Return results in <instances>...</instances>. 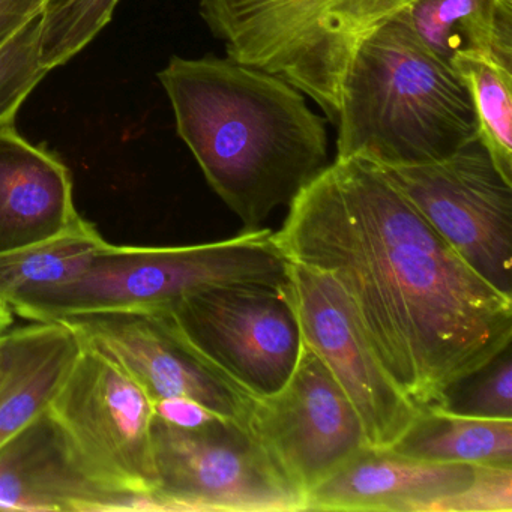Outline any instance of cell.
Here are the masks:
<instances>
[{"label": "cell", "mask_w": 512, "mask_h": 512, "mask_svg": "<svg viewBox=\"0 0 512 512\" xmlns=\"http://www.w3.org/2000/svg\"><path fill=\"white\" fill-rule=\"evenodd\" d=\"M290 262L329 275L377 358L419 410L512 343V298L479 277L364 158H335L275 232Z\"/></svg>", "instance_id": "obj_1"}, {"label": "cell", "mask_w": 512, "mask_h": 512, "mask_svg": "<svg viewBox=\"0 0 512 512\" xmlns=\"http://www.w3.org/2000/svg\"><path fill=\"white\" fill-rule=\"evenodd\" d=\"M158 80L179 137L244 230L290 206L331 164L328 119L277 74L229 56H173Z\"/></svg>", "instance_id": "obj_2"}, {"label": "cell", "mask_w": 512, "mask_h": 512, "mask_svg": "<svg viewBox=\"0 0 512 512\" xmlns=\"http://www.w3.org/2000/svg\"><path fill=\"white\" fill-rule=\"evenodd\" d=\"M337 158L421 166L478 140L475 110L449 62L400 20L359 47L341 91Z\"/></svg>", "instance_id": "obj_3"}, {"label": "cell", "mask_w": 512, "mask_h": 512, "mask_svg": "<svg viewBox=\"0 0 512 512\" xmlns=\"http://www.w3.org/2000/svg\"><path fill=\"white\" fill-rule=\"evenodd\" d=\"M292 262L271 229L185 247L107 244L74 280L20 299L14 314L61 322L107 313H164L191 293L233 284L290 286Z\"/></svg>", "instance_id": "obj_4"}, {"label": "cell", "mask_w": 512, "mask_h": 512, "mask_svg": "<svg viewBox=\"0 0 512 512\" xmlns=\"http://www.w3.org/2000/svg\"><path fill=\"white\" fill-rule=\"evenodd\" d=\"M416 0H200L226 55L283 77L337 125L359 47Z\"/></svg>", "instance_id": "obj_5"}, {"label": "cell", "mask_w": 512, "mask_h": 512, "mask_svg": "<svg viewBox=\"0 0 512 512\" xmlns=\"http://www.w3.org/2000/svg\"><path fill=\"white\" fill-rule=\"evenodd\" d=\"M155 314H164L202 361L253 398L286 385L304 344L289 287H209Z\"/></svg>", "instance_id": "obj_6"}, {"label": "cell", "mask_w": 512, "mask_h": 512, "mask_svg": "<svg viewBox=\"0 0 512 512\" xmlns=\"http://www.w3.org/2000/svg\"><path fill=\"white\" fill-rule=\"evenodd\" d=\"M160 511H304L250 430L215 418L194 430L152 421Z\"/></svg>", "instance_id": "obj_7"}, {"label": "cell", "mask_w": 512, "mask_h": 512, "mask_svg": "<svg viewBox=\"0 0 512 512\" xmlns=\"http://www.w3.org/2000/svg\"><path fill=\"white\" fill-rule=\"evenodd\" d=\"M49 412L100 478L154 497V401L115 359L82 338Z\"/></svg>", "instance_id": "obj_8"}, {"label": "cell", "mask_w": 512, "mask_h": 512, "mask_svg": "<svg viewBox=\"0 0 512 512\" xmlns=\"http://www.w3.org/2000/svg\"><path fill=\"white\" fill-rule=\"evenodd\" d=\"M382 169L479 277L512 298V184L478 140L436 163Z\"/></svg>", "instance_id": "obj_9"}, {"label": "cell", "mask_w": 512, "mask_h": 512, "mask_svg": "<svg viewBox=\"0 0 512 512\" xmlns=\"http://www.w3.org/2000/svg\"><path fill=\"white\" fill-rule=\"evenodd\" d=\"M248 430L304 500L370 446L346 392L305 341L286 385L277 394L254 398Z\"/></svg>", "instance_id": "obj_10"}, {"label": "cell", "mask_w": 512, "mask_h": 512, "mask_svg": "<svg viewBox=\"0 0 512 512\" xmlns=\"http://www.w3.org/2000/svg\"><path fill=\"white\" fill-rule=\"evenodd\" d=\"M289 289L305 343L346 392L368 445L391 448L421 410L386 373L346 296L329 275L292 262Z\"/></svg>", "instance_id": "obj_11"}, {"label": "cell", "mask_w": 512, "mask_h": 512, "mask_svg": "<svg viewBox=\"0 0 512 512\" xmlns=\"http://www.w3.org/2000/svg\"><path fill=\"white\" fill-rule=\"evenodd\" d=\"M68 322L86 343L115 359L151 400L185 397L247 428L254 398L199 358L164 314L107 313Z\"/></svg>", "instance_id": "obj_12"}, {"label": "cell", "mask_w": 512, "mask_h": 512, "mask_svg": "<svg viewBox=\"0 0 512 512\" xmlns=\"http://www.w3.org/2000/svg\"><path fill=\"white\" fill-rule=\"evenodd\" d=\"M5 511H160L154 497L104 481L49 409L0 448Z\"/></svg>", "instance_id": "obj_13"}, {"label": "cell", "mask_w": 512, "mask_h": 512, "mask_svg": "<svg viewBox=\"0 0 512 512\" xmlns=\"http://www.w3.org/2000/svg\"><path fill=\"white\" fill-rule=\"evenodd\" d=\"M479 467L365 446L305 496L304 511L436 512L475 482Z\"/></svg>", "instance_id": "obj_14"}, {"label": "cell", "mask_w": 512, "mask_h": 512, "mask_svg": "<svg viewBox=\"0 0 512 512\" xmlns=\"http://www.w3.org/2000/svg\"><path fill=\"white\" fill-rule=\"evenodd\" d=\"M79 217L68 167L16 127L0 130V253L53 238Z\"/></svg>", "instance_id": "obj_15"}, {"label": "cell", "mask_w": 512, "mask_h": 512, "mask_svg": "<svg viewBox=\"0 0 512 512\" xmlns=\"http://www.w3.org/2000/svg\"><path fill=\"white\" fill-rule=\"evenodd\" d=\"M82 349L68 322H34L16 329L7 370L0 377V448L46 412Z\"/></svg>", "instance_id": "obj_16"}, {"label": "cell", "mask_w": 512, "mask_h": 512, "mask_svg": "<svg viewBox=\"0 0 512 512\" xmlns=\"http://www.w3.org/2000/svg\"><path fill=\"white\" fill-rule=\"evenodd\" d=\"M395 19L443 61L476 53L512 68V0H416Z\"/></svg>", "instance_id": "obj_17"}, {"label": "cell", "mask_w": 512, "mask_h": 512, "mask_svg": "<svg viewBox=\"0 0 512 512\" xmlns=\"http://www.w3.org/2000/svg\"><path fill=\"white\" fill-rule=\"evenodd\" d=\"M391 451L433 463L512 469V419L421 410Z\"/></svg>", "instance_id": "obj_18"}, {"label": "cell", "mask_w": 512, "mask_h": 512, "mask_svg": "<svg viewBox=\"0 0 512 512\" xmlns=\"http://www.w3.org/2000/svg\"><path fill=\"white\" fill-rule=\"evenodd\" d=\"M107 244L79 217L53 238L0 253V301L11 307L26 296L74 280Z\"/></svg>", "instance_id": "obj_19"}, {"label": "cell", "mask_w": 512, "mask_h": 512, "mask_svg": "<svg viewBox=\"0 0 512 512\" xmlns=\"http://www.w3.org/2000/svg\"><path fill=\"white\" fill-rule=\"evenodd\" d=\"M449 64L472 100L478 142L512 184V68L476 53H458Z\"/></svg>", "instance_id": "obj_20"}, {"label": "cell", "mask_w": 512, "mask_h": 512, "mask_svg": "<svg viewBox=\"0 0 512 512\" xmlns=\"http://www.w3.org/2000/svg\"><path fill=\"white\" fill-rule=\"evenodd\" d=\"M119 0H44L40 58L50 71L82 52L112 20Z\"/></svg>", "instance_id": "obj_21"}, {"label": "cell", "mask_w": 512, "mask_h": 512, "mask_svg": "<svg viewBox=\"0 0 512 512\" xmlns=\"http://www.w3.org/2000/svg\"><path fill=\"white\" fill-rule=\"evenodd\" d=\"M41 11L0 47V130L16 127L17 113L49 70L40 58Z\"/></svg>", "instance_id": "obj_22"}, {"label": "cell", "mask_w": 512, "mask_h": 512, "mask_svg": "<svg viewBox=\"0 0 512 512\" xmlns=\"http://www.w3.org/2000/svg\"><path fill=\"white\" fill-rule=\"evenodd\" d=\"M439 409L485 419H512L511 346L446 391Z\"/></svg>", "instance_id": "obj_23"}, {"label": "cell", "mask_w": 512, "mask_h": 512, "mask_svg": "<svg viewBox=\"0 0 512 512\" xmlns=\"http://www.w3.org/2000/svg\"><path fill=\"white\" fill-rule=\"evenodd\" d=\"M512 509V469L479 467L478 478L463 493L443 500L436 512H509Z\"/></svg>", "instance_id": "obj_24"}, {"label": "cell", "mask_w": 512, "mask_h": 512, "mask_svg": "<svg viewBox=\"0 0 512 512\" xmlns=\"http://www.w3.org/2000/svg\"><path fill=\"white\" fill-rule=\"evenodd\" d=\"M154 416L167 424L187 428V430L203 427L218 418L203 404L185 397L164 398V400L155 401Z\"/></svg>", "instance_id": "obj_25"}, {"label": "cell", "mask_w": 512, "mask_h": 512, "mask_svg": "<svg viewBox=\"0 0 512 512\" xmlns=\"http://www.w3.org/2000/svg\"><path fill=\"white\" fill-rule=\"evenodd\" d=\"M43 5L44 0H0V47L37 16Z\"/></svg>", "instance_id": "obj_26"}, {"label": "cell", "mask_w": 512, "mask_h": 512, "mask_svg": "<svg viewBox=\"0 0 512 512\" xmlns=\"http://www.w3.org/2000/svg\"><path fill=\"white\" fill-rule=\"evenodd\" d=\"M14 343H16V329H10L0 337V377L7 370L8 362L13 355Z\"/></svg>", "instance_id": "obj_27"}, {"label": "cell", "mask_w": 512, "mask_h": 512, "mask_svg": "<svg viewBox=\"0 0 512 512\" xmlns=\"http://www.w3.org/2000/svg\"><path fill=\"white\" fill-rule=\"evenodd\" d=\"M14 316L16 314H14L13 308L7 302L0 301V337L13 328Z\"/></svg>", "instance_id": "obj_28"}]
</instances>
